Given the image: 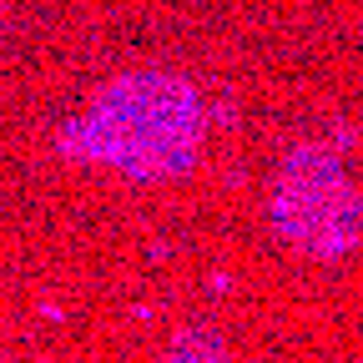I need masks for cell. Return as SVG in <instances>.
<instances>
[{"mask_svg":"<svg viewBox=\"0 0 363 363\" xmlns=\"http://www.w3.org/2000/svg\"><path fill=\"white\" fill-rule=\"evenodd\" d=\"M101 152L131 177H177L187 172L202 142L197 91L167 71H131L111 81L96 101Z\"/></svg>","mask_w":363,"mask_h":363,"instance_id":"obj_1","label":"cell"},{"mask_svg":"<svg viewBox=\"0 0 363 363\" xmlns=\"http://www.w3.org/2000/svg\"><path fill=\"white\" fill-rule=\"evenodd\" d=\"M272 217L293 247L328 262L348 257L358 247V182L343 157L323 147H298L278 172Z\"/></svg>","mask_w":363,"mask_h":363,"instance_id":"obj_2","label":"cell"},{"mask_svg":"<svg viewBox=\"0 0 363 363\" xmlns=\"http://www.w3.org/2000/svg\"><path fill=\"white\" fill-rule=\"evenodd\" d=\"M172 363H227V348H222L217 333L192 328V333H177V343H172Z\"/></svg>","mask_w":363,"mask_h":363,"instance_id":"obj_3","label":"cell"},{"mask_svg":"<svg viewBox=\"0 0 363 363\" xmlns=\"http://www.w3.org/2000/svg\"><path fill=\"white\" fill-rule=\"evenodd\" d=\"M0 45H6V11H0Z\"/></svg>","mask_w":363,"mask_h":363,"instance_id":"obj_4","label":"cell"}]
</instances>
